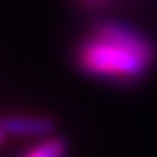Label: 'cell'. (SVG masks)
Listing matches in <instances>:
<instances>
[{"label":"cell","mask_w":157,"mask_h":157,"mask_svg":"<svg viewBox=\"0 0 157 157\" xmlns=\"http://www.w3.org/2000/svg\"><path fill=\"white\" fill-rule=\"evenodd\" d=\"M155 59V47L141 32L122 22H102L78 49L82 71L100 78H140Z\"/></svg>","instance_id":"6da1fadb"},{"label":"cell","mask_w":157,"mask_h":157,"mask_svg":"<svg viewBox=\"0 0 157 157\" xmlns=\"http://www.w3.org/2000/svg\"><path fill=\"white\" fill-rule=\"evenodd\" d=\"M0 128L6 136L18 137H47L53 134L55 124L49 118L37 116H6L0 120Z\"/></svg>","instance_id":"7a4b0ae2"},{"label":"cell","mask_w":157,"mask_h":157,"mask_svg":"<svg viewBox=\"0 0 157 157\" xmlns=\"http://www.w3.org/2000/svg\"><path fill=\"white\" fill-rule=\"evenodd\" d=\"M67 145L59 137H49V140L41 141L33 147L32 151H28L26 157H65Z\"/></svg>","instance_id":"3957f363"},{"label":"cell","mask_w":157,"mask_h":157,"mask_svg":"<svg viewBox=\"0 0 157 157\" xmlns=\"http://www.w3.org/2000/svg\"><path fill=\"white\" fill-rule=\"evenodd\" d=\"M6 137H8V136L4 134V130H2V128H0V145H2L4 141H6Z\"/></svg>","instance_id":"277c9868"}]
</instances>
